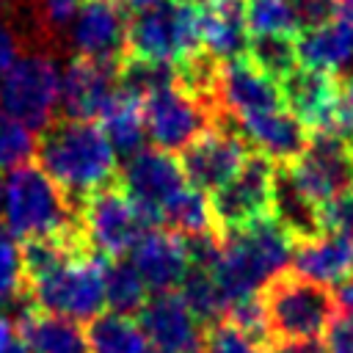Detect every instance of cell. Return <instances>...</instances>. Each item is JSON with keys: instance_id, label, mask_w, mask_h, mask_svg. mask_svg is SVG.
Wrapping results in <instances>:
<instances>
[{"instance_id": "cell-1", "label": "cell", "mask_w": 353, "mask_h": 353, "mask_svg": "<svg viewBox=\"0 0 353 353\" xmlns=\"http://www.w3.org/2000/svg\"><path fill=\"white\" fill-rule=\"evenodd\" d=\"M36 160L74 204L119 179L116 149L97 121L58 116L41 130Z\"/></svg>"}, {"instance_id": "cell-2", "label": "cell", "mask_w": 353, "mask_h": 353, "mask_svg": "<svg viewBox=\"0 0 353 353\" xmlns=\"http://www.w3.org/2000/svg\"><path fill=\"white\" fill-rule=\"evenodd\" d=\"M295 240L284 226L268 215L245 229L221 234V256L212 265L229 301L256 295L292 262Z\"/></svg>"}, {"instance_id": "cell-3", "label": "cell", "mask_w": 353, "mask_h": 353, "mask_svg": "<svg viewBox=\"0 0 353 353\" xmlns=\"http://www.w3.org/2000/svg\"><path fill=\"white\" fill-rule=\"evenodd\" d=\"M77 207L39 163H25L6 179V229L22 243L77 232Z\"/></svg>"}, {"instance_id": "cell-4", "label": "cell", "mask_w": 353, "mask_h": 353, "mask_svg": "<svg viewBox=\"0 0 353 353\" xmlns=\"http://www.w3.org/2000/svg\"><path fill=\"white\" fill-rule=\"evenodd\" d=\"M270 345L317 342L336 317V295L331 287L303 279L295 270L279 273L259 292Z\"/></svg>"}, {"instance_id": "cell-5", "label": "cell", "mask_w": 353, "mask_h": 353, "mask_svg": "<svg viewBox=\"0 0 353 353\" xmlns=\"http://www.w3.org/2000/svg\"><path fill=\"white\" fill-rule=\"evenodd\" d=\"M201 52L199 8L185 0H160L130 14L127 55L154 63L179 66Z\"/></svg>"}, {"instance_id": "cell-6", "label": "cell", "mask_w": 353, "mask_h": 353, "mask_svg": "<svg viewBox=\"0 0 353 353\" xmlns=\"http://www.w3.org/2000/svg\"><path fill=\"white\" fill-rule=\"evenodd\" d=\"M77 223L85 245L102 259L127 256L149 229L160 226L119 182L85 196L77 207Z\"/></svg>"}, {"instance_id": "cell-7", "label": "cell", "mask_w": 353, "mask_h": 353, "mask_svg": "<svg viewBox=\"0 0 353 353\" xmlns=\"http://www.w3.org/2000/svg\"><path fill=\"white\" fill-rule=\"evenodd\" d=\"M30 303L69 317V320H94L108 306L105 301V259L94 251L74 254L47 276L30 281L28 287Z\"/></svg>"}, {"instance_id": "cell-8", "label": "cell", "mask_w": 353, "mask_h": 353, "mask_svg": "<svg viewBox=\"0 0 353 353\" xmlns=\"http://www.w3.org/2000/svg\"><path fill=\"white\" fill-rule=\"evenodd\" d=\"M0 108L33 132H41L58 119L61 72L50 50L33 47L14 63L0 80Z\"/></svg>"}, {"instance_id": "cell-9", "label": "cell", "mask_w": 353, "mask_h": 353, "mask_svg": "<svg viewBox=\"0 0 353 353\" xmlns=\"http://www.w3.org/2000/svg\"><path fill=\"white\" fill-rule=\"evenodd\" d=\"M143 116H146V135L149 141L163 152H182L190 146L204 130L218 124L215 110L190 88H185L176 77V83L152 91L143 99Z\"/></svg>"}, {"instance_id": "cell-10", "label": "cell", "mask_w": 353, "mask_h": 353, "mask_svg": "<svg viewBox=\"0 0 353 353\" xmlns=\"http://www.w3.org/2000/svg\"><path fill=\"white\" fill-rule=\"evenodd\" d=\"M273 185L276 163L259 152H251L240 171L215 193H210V207L218 232L229 234L273 215Z\"/></svg>"}, {"instance_id": "cell-11", "label": "cell", "mask_w": 353, "mask_h": 353, "mask_svg": "<svg viewBox=\"0 0 353 353\" xmlns=\"http://www.w3.org/2000/svg\"><path fill=\"white\" fill-rule=\"evenodd\" d=\"M210 102L218 113V124L226 127L256 113L287 108L281 97V85L273 77H268L248 55L218 61Z\"/></svg>"}, {"instance_id": "cell-12", "label": "cell", "mask_w": 353, "mask_h": 353, "mask_svg": "<svg viewBox=\"0 0 353 353\" xmlns=\"http://www.w3.org/2000/svg\"><path fill=\"white\" fill-rule=\"evenodd\" d=\"M287 165L301 190L320 207L353 188V146L336 132H312L306 149Z\"/></svg>"}, {"instance_id": "cell-13", "label": "cell", "mask_w": 353, "mask_h": 353, "mask_svg": "<svg viewBox=\"0 0 353 353\" xmlns=\"http://www.w3.org/2000/svg\"><path fill=\"white\" fill-rule=\"evenodd\" d=\"M116 182L160 226H163V210L188 188L179 160L171 152H163L157 146H152V149L143 146L141 152L130 154L127 163L121 165Z\"/></svg>"}, {"instance_id": "cell-14", "label": "cell", "mask_w": 353, "mask_h": 353, "mask_svg": "<svg viewBox=\"0 0 353 353\" xmlns=\"http://www.w3.org/2000/svg\"><path fill=\"white\" fill-rule=\"evenodd\" d=\"M248 154L251 149L234 127L215 124L179 152V165L190 188L201 193H215L240 171Z\"/></svg>"}, {"instance_id": "cell-15", "label": "cell", "mask_w": 353, "mask_h": 353, "mask_svg": "<svg viewBox=\"0 0 353 353\" xmlns=\"http://www.w3.org/2000/svg\"><path fill=\"white\" fill-rule=\"evenodd\" d=\"M138 323L154 353H204L207 325L176 290L149 295L138 312Z\"/></svg>"}, {"instance_id": "cell-16", "label": "cell", "mask_w": 353, "mask_h": 353, "mask_svg": "<svg viewBox=\"0 0 353 353\" xmlns=\"http://www.w3.org/2000/svg\"><path fill=\"white\" fill-rule=\"evenodd\" d=\"M130 14L116 0H83L69 33V47L80 58L119 63L127 58Z\"/></svg>"}, {"instance_id": "cell-17", "label": "cell", "mask_w": 353, "mask_h": 353, "mask_svg": "<svg viewBox=\"0 0 353 353\" xmlns=\"http://www.w3.org/2000/svg\"><path fill=\"white\" fill-rule=\"evenodd\" d=\"M119 63L74 55L61 74V116L97 121L119 94Z\"/></svg>"}, {"instance_id": "cell-18", "label": "cell", "mask_w": 353, "mask_h": 353, "mask_svg": "<svg viewBox=\"0 0 353 353\" xmlns=\"http://www.w3.org/2000/svg\"><path fill=\"white\" fill-rule=\"evenodd\" d=\"M287 110L301 119L309 132H328L336 116L342 77L325 69L298 63L287 77L279 80Z\"/></svg>"}, {"instance_id": "cell-19", "label": "cell", "mask_w": 353, "mask_h": 353, "mask_svg": "<svg viewBox=\"0 0 353 353\" xmlns=\"http://www.w3.org/2000/svg\"><path fill=\"white\" fill-rule=\"evenodd\" d=\"M130 259L152 292L179 290V284L190 270V254L185 237L168 232L165 226L149 229L130 251Z\"/></svg>"}, {"instance_id": "cell-20", "label": "cell", "mask_w": 353, "mask_h": 353, "mask_svg": "<svg viewBox=\"0 0 353 353\" xmlns=\"http://www.w3.org/2000/svg\"><path fill=\"white\" fill-rule=\"evenodd\" d=\"M232 127L243 135V141L248 143L251 152L265 154L276 165L292 163L306 149V143L312 138V132L301 124V119H295L287 108H276V110H268V113L248 116V119H243Z\"/></svg>"}, {"instance_id": "cell-21", "label": "cell", "mask_w": 353, "mask_h": 353, "mask_svg": "<svg viewBox=\"0 0 353 353\" xmlns=\"http://www.w3.org/2000/svg\"><path fill=\"white\" fill-rule=\"evenodd\" d=\"M292 270L320 284H342L353 279V240L336 232H320L298 240L292 251Z\"/></svg>"}, {"instance_id": "cell-22", "label": "cell", "mask_w": 353, "mask_h": 353, "mask_svg": "<svg viewBox=\"0 0 353 353\" xmlns=\"http://www.w3.org/2000/svg\"><path fill=\"white\" fill-rule=\"evenodd\" d=\"M248 22L243 0H226L199 8V44L215 61L243 58L248 52Z\"/></svg>"}, {"instance_id": "cell-23", "label": "cell", "mask_w": 353, "mask_h": 353, "mask_svg": "<svg viewBox=\"0 0 353 353\" xmlns=\"http://www.w3.org/2000/svg\"><path fill=\"white\" fill-rule=\"evenodd\" d=\"M17 336L33 353H88L85 331L77 320L44 312L39 306H22L17 320Z\"/></svg>"}, {"instance_id": "cell-24", "label": "cell", "mask_w": 353, "mask_h": 353, "mask_svg": "<svg viewBox=\"0 0 353 353\" xmlns=\"http://www.w3.org/2000/svg\"><path fill=\"white\" fill-rule=\"evenodd\" d=\"M298 61L334 74L342 72L353 61V22L331 17L323 25L303 28L298 33Z\"/></svg>"}, {"instance_id": "cell-25", "label": "cell", "mask_w": 353, "mask_h": 353, "mask_svg": "<svg viewBox=\"0 0 353 353\" xmlns=\"http://www.w3.org/2000/svg\"><path fill=\"white\" fill-rule=\"evenodd\" d=\"M88 353H149V339L132 314L102 312L85 328Z\"/></svg>"}, {"instance_id": "cell-26", "label": "cell", "mask_w": 353, "mask_h": 353, "mask_svg": "<svg viewBox=\"0 0 353 353\" xmlns=\"http://www.w3.org/2000/svg\"><path fill=\"white\" fill-rule=\"evenodd\" d=\"M102 130L108 132L116 154H135L143 149L146 143V116H143V99L127 94L119 88L116 99L110 102V108L105 110V116L99 119Z\"/></svg>"}, {"instance_id": "cell-27", "label": "cell", "mask_w": 353, "mask_h": 353, "mask_svg": "<svg viewBox=\"0 0 353 353\" xmlns=\"http://www.w3.org/2000/svg\"><path fill=\"white\" fill-rule=\"evenodd\" d=\"M83 0H28L30 41L44 50H58L69 41L72 25ZM25 19V22H28Z\"/></svg>"}, {"instance_id": "cell-28", "label": "cell", "mask_w": 353, "mask_h": 353, "mask_svg": "<svg viewBox=\"0 0 353 353\" xmlns=\"http://www.w3.org/2000/svg\"><path fill=\"white\" fill-rule=\"evenodd\" d=\"M179 295L188 301L193 314L210 328L221 320H226V312L232 306L221 279L215 276L212 265H190L185 281L179 284Z\"/></svg>"}, {"instance_id": "cell-29", "label": "cell", "mask_w": 353, "mask_h": 353, "mask_svg": "<svg viewBox=\"0 0 353 353\" xmlns=\"http://www.w3.org/2000/svg\"><path fill=\"white\" fill-rule=\"evenodd\" d=\"M105 301L121 314H135L149 301V287L130 256L105 259Z\"/></svg>"}, {"instance_id": "cell-30", "label": "cell", "mask_w": 353, "mask_h": 353, "mask_svg": "<svg viewBox=\"0 0 353 353\" xmlns=\"http://www.w3.org/2000/svg\"><path fill=\"white\" fill-rule=\"evenodd\" d=\"M163 226L179 237H199V234L218 232L210 199L190 185L163 210Z\"/></svg>"}, {"instance_id": "cell-31", "label": "cell", "mask_w": 353, "mask_h": 353, "mask_svg": "<svg viewBox=\"0 0 353 353\" xmlns=\"http://www.w3.org/2000/svg\"><path fill=\"white\" fill-rule=\"evenodd\" d=\"M268 77L276 83L287 77L301 61H298V36L270 33V36H251L248 52H245Z\"/></svg>"}, {"instance_id": "cell-32", "label": "cell", "mask_w": 353, "mask_h": 353, "mask_svg": "<svg viewBox=\"0 0 353 353\" xmlns=\"http://www.w3.org/2000/svg\"><path fill=\"white\" fill-rule=\"evenodd\" d=\"M243 8L251 36H270V33L295 36L301 30L290 0H243Z\"/></svg>"}, {"instance_id": "cell-33", "label": "cell", "mask_w": 353, "mask_h": 353, "mask_svg": "<svg viewBox=\"0 0 353 353\" xmlns=\"http://www.w3.org/2000/svg\"><path fill=\"white\" fill-rule=\"evenodd\" d=\"M36 135L19 119L0 108V168H19L36 154Z\"/></svg>"}, {"instance_id": "cell-34", "label": "cell", "mask_w": 353, "mask_h": 353, "mask_svg": "<svg viewBox=\"0 0 353 353\" xmlns=\"http://www.w3.org/2000/svg\"><path fill=\"white\" fill-rule=\"evenodd\" d=\"M25 290V270H22V248L17 237L0 226V309L22 301Z\"/></svg>"}, {"instance_id": "cell-35", "label": "cell", "mask_w": 353, "mask_h": 353, "mask_svg": "<svg viewBox=\"0 0 353 353\" xmlns=\"http://www.w3.org/2000/svg\"><path fill=\"white\" fill-rule=\"evenodd\" d=\"M204 353H273V345L240 331L229 320H221L207 328Z\"/></svg>"}, {"instance_id": "cell-36", "label": "cell", "mask_w": 353, "mask_h": 353, "mask_svg": "<svg viewBox=\"0 0 353 353\" xmlns=\"http://www.w3.org/2000/svg\"><path fill=\"white\" fill-rule=\"evenodd\" d=\"M22 19L17 17L14 6H3L0 8V80L14 69V63L25 55V44L30 41V33L22 30Z\"/></svg>"}, {"instance_id": "cell-37", "label": "cell", "mask_w": 353, "mask_h": 353, "mask_svg": "<svg viewBox=\"0 0 353 353\" xmlns=\"http://www.w3.org/2000/svg\"><path fill=\"white\" fill-rule=\"evenodd\" d=\"M320 218H323L325 232H336V234H345L353 240V188H347L339 196H334L331 201H325L320 210Z\"/></svg>"}, {"instance_id": "cell-38", "label": "cell", "mask_w": 353, "mask_h": 353, "mask_svg": "<svg viewBox=\"0 0 353 353\" xmlns=\"http://www.w3.org/2000/svg\"><path fill=\"white\" fill-rule=\"evenodd\" d=\"M290 3L295 8L301 30L328 22L331 17H336V6H339V0H290Z\"/></svg>"}, {"instance_id": "cell-39", "label": "cell", "mask_w": 353, "mask_h": 353, "mask_svg": "<svg viewBox=\"0 0 353 353\" xmlns=\"http://www.w3.org/2000/svg\"><path fill=\"white\" fill-rule=\"evenodd\" d=\"M323 347L325 353H353V314L336 312V317L325 331Z\"/></svg>"}, {"instance_id": "cell-40", "label": "cell", "mask_w": 353, "mask_h": 353, "mask_svg": "<svg viewBox=\"0 0 353 353\" xmlns=\"http://www.w3.org/2000/svg\"><path fill=\"white\" fill-rule=\"evenodd\" d=\"M273 353H325L323 342H284V345H273Z\"/></svg>"}, {"instance_id": "cell-41", "label": "cell", "mask_w": 353, "mask_h": 353, "mask_svg": "<svg viewBox=\"0 0 353 353\" xmlns=\"http://www.w3.org/2000/svg\"><path fill=\"white\" fill-rule=\"evenodd\" d=\"M334 295H336V306H339V312L353 314V279H347V281L336 284Z\"/></svg>"}, {"instance_id": "cell-42", "label": "cell", "mask_w": 353, "mask_h": 353, "mask_svg": "<svg viewBox=\"0 0 353 353\" xmlns=\"http://www.w3.org/2000/svg\"><path fill=\"white\" fill-rule=\"evenodd\" d=\"M14 334H17V323H11L6 314H0V353H6L14 345Z\"/></svg>"}, {"instance_id": "cell-43", "label": "cell", "mask_w": 353, "mask_h": 353, "mask_svg": "<svg viewBox=\"0 0 353 353\" xmlns=\"http://www.w3.org/2000/svg\"><path fill=\"white\" fill-rule=\"evenodd\" d=\"M116 3H121L127 11L132 8V11H141V8H149V6H154V3H160V0H116Z\"/></svg>"}, {"instance_id": "cell-44", "label": "cell", "mask_w": 353, "mask_h": 353, "mask_svg": "<svg viewBox=\"0 0 353 353\" xmlns=\"http://www.w3.org/2000/svg\"><path fill=\"white\" fill-rule=\"evenodd\" d=\"M336 17H345V19L353 22V0H339V6H336Z\"/></svg>"}, {"instance_id": "cell-45", "label": "cell", "mask_w": 353, "mask_h": 353, "mask_svg": "<svg viewBox=\"0 0 353 353\" xmlns=\"http://www.w3.org/2000/svg\"><path fill=\"white\" fill-rule=\"evenodd\" d=\"M185 3H190L196 8H204V6H218V3H226V0H185Z\"/></svg>"}, {"instance_id": "cell-46", "label": "cell", "mask_w": 353, "mask_h": 353, "mask_svg": "<svg viewBox=\"0 0 353 353\" xmlns=\"http://www.w3.org/2000/svg\"><path fill=\"white\" fill-rule=\"evenodd\" d=\"M6 353H33V350H30V347H25L22 342H14V345H11Z\"/></svg>"}, {"instance_id": "cell-47", "label": "cell", "mask_w": 353, "mask_h": 353, "mask_svg": "<svg viewBox=\"0 0 353 353\" xmlns=\"http://www.w3.org/2000/svg\"><path fill=\"white\" fill-rule=\"evenodd\" d=\"M3 201H6V182L0 176V212H3Z\"/></svg>"}, {"instance_id": "cell-48", "label": "cell", "mask_w": 353, "mask_h": 353, "mask_svg": "<svg viewBox=\"0 0 353 353\" xmlns=\"http://www.w3.org/2000/svg\"><path fill=\"white\" fill-rule=\"evenodd\" d=\"M3 6H6V0H0V8H3Z\"/></svg>"}]
</instances>
